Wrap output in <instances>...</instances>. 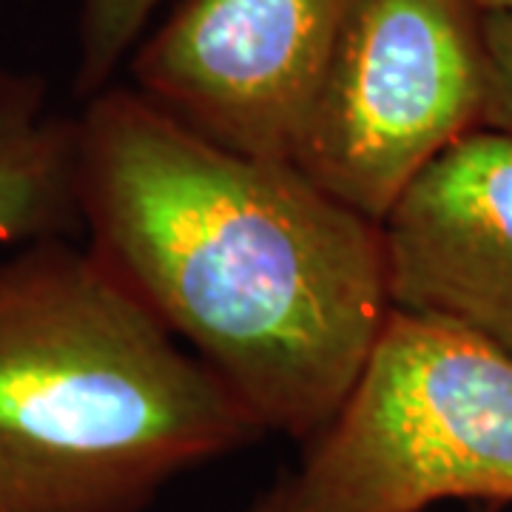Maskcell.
Here are the masks:
<instances>
[{"label": "cell", "mask_w": 512, "mask_h": 512, "mask_svg": "<svg viewBox=\"0 0 512 512\" xmlns=\"http://www.w3.org/2000/svg\"><path fill=\"white\" fill-rule=\"evenodd\" d=\"M77 157L86 245L262 433L308 444L393 311L382 225L126 86L86 100Z\"/></svg>", "instance_id": "1"}, {"label": "cell", "mask_w": 512, "mask_h": 512, "mask_svg": "<svg viewBox=\"0 0 512 512\" xmlns=\"http://www.w3.org/2000/svg\"><path fill=\"white\" fill-rule=\"evenodd\" d=\"M262 427L74 237L0 259V512H146Z\"/></svg>", "instance_id": "2"}, {"label": "cell", "mask_w": 512, "mask_h": 512, "mask_svg": "<svg viewBox=\"0 0 512 512\" xmlns=\"http://www.w3.org/2000/svg\"><path fill=\"white\" fill-rule=\"evenodd\" d=\"M274 512H424L512 501V356L390 311L333 419L274 484Z\"/></svg>", "instance_id": "3"}, {"label": "cell", "mask_w": 512, "mask_h": 512, "mask_svg": "<svg viewBox=\"0 0 512 512\" xmlns=\"http://www.w3.org/2000/svg\"><path fill=\"white\" fill-rule=\"evenodd\" d=\"M476 0H345L293 165L382 222L439 154L484 123Z\"/></svg>", "instance_id": "4"}, {"label": "cell", "mask_w": 512, "mask_h": 512, "mask_svg": "<svg viewBox=\"0 0 512 512\" xmlns=\"http://www.w3.org/2000/svg\"><path fill=\"white\" fill-rule=\"evenodd\" d=\"M342 3L183 0L134 49V89L220 146L293 163Z\"/></svg>", "instance_id": "5"}, {"label": "cell", "mask_w": 512, "mask_h": 512, "mask_svg": "<svg viewBox=\"0 0 512 512\" xmlns=\"http://www.w3.org/2000/svg\"><path fill=\"white\" fill-rule=\"evenodd\" d=\"M379 225L393 311L450 322L512 356V134H464Z\"/></svg>", "instance_id": "6"}, {"label": "cell", "mask_w": 512, "mask_h": 512, "mask_svg": "<svg viewBox=\"0 0 512 512\" xmlns=\"http://www.w3.org/2000/svg\"><path fill=\"white\" fill-rule=\"evenodd\" d=\"M77 117L49 109L46 83L0 66V248L80 237Z\"/></svg>", "instance_id": "7"}, {"label": "cell", "mask_w": 512, "mask_h": 512, "mask_svg": "<svg viewBox=\"0 0 512 512\" xmlns=\"http://www.w3.org/2000/svg\"><path fill=\"white\" fill-rule=\"evenodd\" d=\"M163 0H80L74 94L92 100L143 43L148 20Z\"/></svg>", "instance_id": "8"}, {"label": "cell", "mask_w": 512, "mask_h": 512, "mask_svg": "<svg viewBox=\"0 0 512 512\" xmlns=\"http://www.w3.org/2000/svg\"><path fill=\"white\" fill-rule=\"evenodd\" d=\"M487 106L481 126L512 134V15L484 12Z\"/></svg>", "instance_id": "9"}, {"label": "cell", "mask_w": 512, "mask_h": 512, "mask_svg": "<svg viewBox=\"0 0 512 512\" xmlns=\"http://www.w3.org/2000/svg\"><path fill=\"white\" fill-rule=\"evenodd\" d=\"M274 501H276V493H274V487H271V490H265L259 498H254V501H251V507H245L242 512H274Z\"/></svg>", "instance_id": "10"}, {"label": "cell", "mask_w": 512, "mask_h": 512, "mask_svg": "<svg viewBox=\"0 0 512 512\" xmlns=\"http://www.w3.org/2000/svg\"><path fill=\"white\" fill-rule=\"evenodd\" d=\"M484 12H507L512 15V0H476Z\"/></svg>", "instance_id": "11"}]
</instances>
